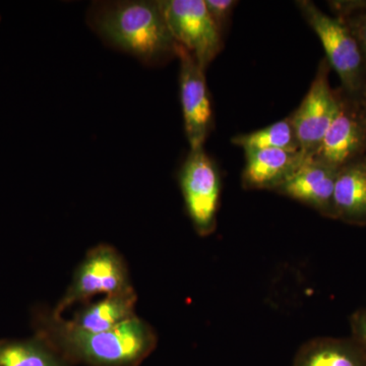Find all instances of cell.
Segmentation results:
<instances>
[{
    "label": "cell",
    "mask_w": 366,
    "mask_h": 366,
    "mask_svg": "<svg viewBox=\"0 0 366 366\" xmlns=\"http://www.w3.org/2000/svg\"><path fill=\"white\" fill-rule=\"evenodd\" d=\"M88 21L107 44L147 66H158L177 56V44L159 1L96 2L91 7Z\"/></svg>",
    "instance_id": "cell-2"
},
{
    "label": "cell",
    "mask_w": 366,
    "mask_h": 366,
    "mask_svg": "<svg viewBox=\"0 0 366 366\" xmlns=\"http://www.w3.org/2000/svg\"><path fill=\"white\" fill-rule=\"evenodd\" d=\"M36 337L48 344L69 365L139 366L157 346V334L149 322L134 317L110 331L85 333L62 317L38 315Z\"/></svg>",
    "instance_id": "cell-1"
},
{
    "label": "cell",
    "mask_w": 366,
    "mask_h": 366,
    "mask_svg": "<svg viewBox=\"0 0 366 366\" xmlns=\"http://www.w3.org/2000/svg\"><path fill=\"white\" fill-rule=\"evenodd\" d=\"M231 142L236 146L242 147L243 150L279 149L288 152H300V144L290 117L259 131L238 134L232 137Z\"/></svg>",
    "instance_id": "cell-16"
},
{
    "label": "cell",
    "mask_w": 366,
    "mask_h": 366,
    "mask_svg": "<svg viewBox=\"0 0 366 366\" xmlns=\"http://www.w3.org/2000/svg\"><path fill=\"white\" fill-rule=\"evenodd\" d=\"M161 9L177 45L206 71L223 48V36L212 20L204 0H160Z\"/></svg>",
    "instance_id": "cell-6"
},
{
    "label": "cell",
    "mask_w": 366,
    "mask_h": 366,
    "mask_svg": "<svg viewBox=\"0 0 366 366\" xmlns=\"http://www.w3.org/2000/svg\"><path fill=\"white\" fill-rule=\"evenodd\" d=\"M330 69L326 59H322L300 107L289 115L301 154L307 159L312 158L320 148L338 112V93L330 86Z\"/></svg>",
    "instance_id": "cell-7"
},
{
    "label": "cell",
    "mask_w": 366,
    "mask_h": 366,
    "mask_svg": "<svg viewBox=\"0 0 366 366\" xmlns=\"http://www.w3.org/2000/svg\"><path fill=\"white\" fill-rule=\"evenodd\" d=\"M204 4L209 16L223 36L224 32L227 30L233 9L238 2L235 0H204Z\"/></svg>",
    "instance_id": "cell-18"
},
{
    "label": "cell",
    "mask_w": 366,
    "mask_h": 366,
    "mask_svg": "<svg viewBox=\"0 0 366 366\" xmlns=\"http://www.w3.org/2000/svg\"><path fill=\"white\" fill-rule=\"evenodd\" d=\"M365 159V161H366V157Z\"/></svg>",
    "instance_id": "cell-21"
},
{
    "label": "cell",
    "mask_w": 366,
    "mask_h": 366,
    "mask_svg": "<svg viewBox=\"0 0 366 366\" xmlns=\"http://www.w3.org/2000/svg\"><path fill=\"white\" fill-rule=\"evenodd\" d=\"M358 102H360L361 113H362V117L365 118L366 124V91L365 93L363 94L362 97L358 99Z\"/></svg>",
    "instance_id": "cell-20"
},
{
    "label": "cell",
    "mask_w": 366,
    "mask_h": 366,
    "mask_svg": "<svg viewBox=\"0 0 366 366\" xmlns=\"http://www.w3.org/2000/svg\"><path fill=\"white\" fill-rule=\"evenodd\" d=\"M293 366H366V353L351 338H315L300 347Z\"/></svg>",
    "instance_id": "cell-14"
},
{
    "label": "cell",
    "mask_w": 366,
    "mask_h": 366,
    "mask_svg": "<svg viewBox=\"0 0 366 366\" xmlns=\"http://www.w3.org/2000/svg\"><path fill=\"white\" fill-rule=\"evenodd\" d=\"M179 59L180 102L189 150L204 148L213 127V110L204 71L182 46H177Z\"/></svg>",
    "instance_id": "cell-9"
},
{
    "label": "cell",
    "mask_w": 366,
    "mask_h": 366,
    "mask_svg": "<svg viewBox=\"0 0 366 366\" xmlns=\"http://www.w3.org/2000/svg\"><path fill=\"white\" fill-rule=\"evenodd\" d=\"M295 4L322 42L327 64L340 79L342 90L357 100L362 97L366 91V61L352 33L343 21L310 0H298Z\"/></svg>",
    "instance_id": "cell-3"
},
{
    "label": "cell",
    "mask_w": 366,
    "mask_h": 366,
    "mask_svg": "<svg viewBox=\"0 0 366 366\" xmlns=\"http://www.w3.org/2000/svg\"><path fill=\"white\" fill-rule=\"evenodd\" d=\"M335 18L343 21L360 45L366 61V0L329 1Z\"/></svg>",
    "instance_id": "cell-17"
},
{
    "label": "cell",
    "mask_w": 366,
    "mask_h": 366,
    "mask_svg": "<svg viewBox=\"0 0 366 366\" xmlns=\"http://www.w3.org/2000/svg\"><path fill=\"white\" fill-rule=\"evenodd\" d=\"M0 366H71L38 337L0 340Z\"/></svg>",
    "instance_id": "cell-15"
},
{
    "label": "cell",
    "mask_w": 366,
    "mask_h": 366,
    "mask_svg": "<svg viewBox=\"0 0 366 366\" xmlns=\"http://www.w3.org/2000/svg\"><path fill=\"white\" fill-rule=\"evenodd\" d=\"M338 112L312 158L336 169L366 157V124L357 99L340 86Z\"/></svg>",
    "instance_id": "cell-8"
},
{
    "label": "cell",
    "mask_w": 366,
    "mask_h": 366,
    "mask_svg": "<svg viewBox=\"0 0 366 366\" xmlns=\"http://www.w3.org/2000/svg\"><path fill=\"white\" fill-rule=\"evenodd\" d=\"M350 329L351 339L366 353V308L351 315Z\"/></svg>",
    "instance_id": "cell-19"
},
{
    "label": "cell",
    "mask_w": 366,
    "mask_h": 366,
    "mask_svg": "<svg viewBox=\"0 0 366 366\" xmlns=\"http://www.w3.org/2000/svg\"><path fill=\"white\" fill-rule=\"evenodd\" d=\"M245 165L242 187L245 189H269L274 192L293 171L307 160L301 152L279 149L244 150Z\"/></svg>",
    "instance_id": "cell-11"
},
{
    "label": "cell",
    "mask_w": 366,
    "mask_h": 366,
    "mask_svg": "<svg viewBox=\"0 0 366 366\" xmlns=\"http://www.w3.org/2000/svg\"><path fill=\"white\" fill-rule=\"evenodd\" d=\"M338 171L320 161L307 159L274 192L335 219L334 189Z\"/></svg>",
    "instance_id": "cell-10"
},
{
    "label": "cell",
    "mask_w": 366,
    "mask_h": 366,
    "mask_svg": "<svg viewBox=\"0 0 366 366\" xmlns=\"http://www.w3.org/2000/svg\"><path fill=\"white\" fill-rule=\"evenodd\" d=\"M335 219L350 225H366L365 159L338 171L334 189Z\"/></svg>",
    "instance_id": "cell-13"
},
{
    "label": "cell",
    "mask_w": 366,
    "mask_h": 366,
    "mask_svg": "<svg viewBox=\"0 0 366 366\" xmlns=\"http://www.w3.org/2000/svg\"><path fill=\"white\" fill-rule=\"evenodd\" d=\"M185 209L194 230L211 235L217 226L221 182L218 166L204 148L189 150L178 173Z\"/></svg>",
    "instance_id": "cell-5"
},
{
    "label": "cell",
    "mask_w": 366,
    "mask_h": 366,
    "mask_svg": "<svg viewBox=\"0 0 366 366\" xmlns=\"http://www.w3.org/2000/svg\"><path fill=\"white\" fill-rule=\"evenodd\" d=\"M131 288L134 287L124 257L112 245L100 243L86 252L66 292L51 312L60 317L74 303L86 305L95 295H117Z\"/></svg>",
    "instance_id": "cell-4"
},
{
    "label": "cell",
    "mask_w": 366,
    "mask_h": 366,
    "mask_svg": "<svg viewBox=\"0 0 366 366\" xmlns=\"http://www.w3.org/2000/svg\"><path fill=\"white\" fill-rule=\"evenodd\" d=\"M137 295L134 288L108 295L95 303H86L67 324L85 333L110 331L137 317Z\"/></svg>",
    "instance_id": "cell-12"
}]
</instances>
